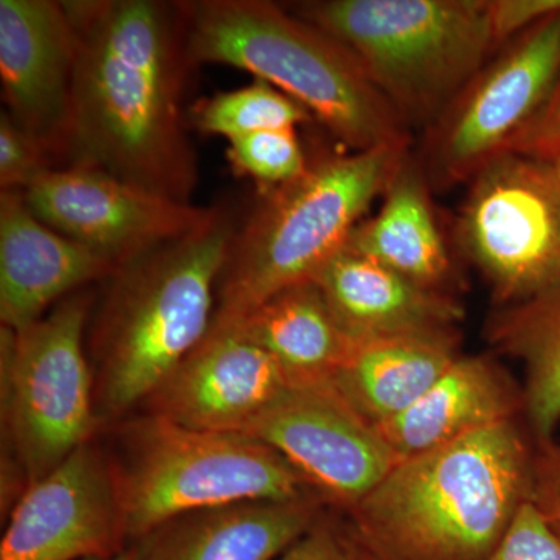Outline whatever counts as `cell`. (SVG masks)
Here are the masks:
<instances>
[{
  "label": "cell",
  "instance_id": "6da1fadb",
  "mask_svg": "<svg viewBox=\"0 0 560 560\" xmlns=\"http://www.w3.org/2000/svg\"><path fill=\"white\" fill-rule=\"evenodd\" d=\"M75 38L66 165L190 202L197 154L183 95L194 69L183 2L65 0Z\"/></svg>",
  "mask_w": 560,
  "mask_h": 560
},
{
  "label": "cell",
  "instance_id": "7a4b0ae2",
  "mask_svg": "<svg viewBox=\"0 0 560 560\" xmlns=\"http://www.w3.org/2000/svg\"><path fill=\"white\" fill-rule=\"evenodd\" d=\"M533 452L514 419L399 460L346 526L381 560H485L529 499Z\"/></svg>",
  "mask_w": 560,
  "mask_h": 560
},
{
  "label": "cell",
  "instance_id": "3957f363",
  "mask_svg": "<svg viewBox=\"0 0 560 560\" xmlns=\"http://www.w3.org/2000/svg\"><path fill=\"white\" fill-rule=\"evenodd\" d=\"M237 228L215 206L200 228L110 276L86 330L102 429L138 410L206 337Z\"/></svg>",
  "mask_w": 560,
  "mask_h": 560
},
{
  "label": "cell",
  "instance_id": "277c9868",
  "mask_svg": "<svg viewBox=\"0 0 560 560\" xmlns=\"http://www.w3.org/2000/svg\"><path fill=\"white\" fill-rule=\"evenodd\" d=\"M190 62L246 70L353 151L408 147L407 124L348 47L268 0L183 2Z\"/></svg>",
  "mask_w": 560,
  "mask_h": 560
},
{
  "label": "cell",
  "instance_id": "5b68a950",
  "mask_svg": "<svg viewBox=\"0 0 560 560\" xmlns=\"http://www.w3.org/2000/svg\"><path fill=\"white\" fill-rule=\"evenodd\" d=\"M407 149L331 154L308 162L300 178L265 190L232 238L213 318L242 319L280 291L312 282L385 194Z\"/></svg>",
  "mask_w": 560,
  "mask_h": 560
},
{
  "label": "cell",
  "instance_id": "8992f818",
  "mask_svg": "<svg viewBox=\"0 0 560 560\" xmlns=\"http://www.w3.org/2000/svg\"><path fill=\"white\" fill-rule=\"evenodd\" d=\"M106 429L130 545L187 512L318 497L289 460L246 433L187 429L142 411Z\"/></svg>",
  "mask_w": 560,
  "mask_h": 560
},
{
  "label": "cell",
  "instance_id": "52a82bcc",
  "mask_svg": "<svg viewBox=\"0 0 560 560\" xmlns=\"http://www.w3.org/2000/svg\"><path fill=\"white\" fill-rule=\"evenodd\" d=\"M298 16L348 47L400 119H440L497 44L489 0H320Z\"/></svg>",
  "mask_w": 560,
  "mask_h": 560
},
{
  "label": "cell",
  "instance_id": "ba28073f",
  "mask_svg": "<svg viewBox=\"0 0 560 560\" xmlns=\"http://www.w3.org/2000/svg\"><path fill=\"white\" fill-rule=\"evenodd\" d=\"M91 312V294L77 291L25 329L2 327L7 463L27 488L102 430L84 341Z\"/></svg>",
  "mask_w": 560,
  "mask_h": 560
},
{
  "label": "cell",
  "instance_id": "9c48e42d",
  "mask_svg": "<svg viewBox=\"0 0 560 560\" xmlns=\"http://www.w3.org/2000/svg\"><path fill=\"white\" fill-rule=\"evenodd\" d=\"M460 210V246L501 305L560 282V173L552 162L503 153L474 176Z\"/></svg>",
  "mask_w": 560,
  "mask_h": 560
},
{
  "label": "cell",
  "instance_id": "30bf717a",
  "mask_svg": "<svg viewBox=\"0 0 560 560\" xmlns=\"http://www.w3.org/2000/svg\"><path fill=\"white\" fill-rule=\"evenodd\" d=\"M560 79V11L512 40L441 114L429 142L441 184L471 179L506 153Z\"/></svg>",
  "mask_w": 560,
  "mask_h": 560
},
{
  "label": "cell",
  "instance_id": "8fae6325",
  "mask_svg": "<svg viewBox=\"0 0 560 560\" xmlns=\"http://www.w3.org/2000/svg\"><path fill=\"white\" fill-rule=\"evenodd\" d=\"M243 433L280 453L327 506L349 512L396 458L329 382L291 385Z\"/></svg>",
  "mask_w": 560,
  "mask_h": 560
},
{
  "label": "cell",
  "instance_id": "7c38bea8",
  "mask_svg": "<svg viewBox=\"0 0 560 560\" xmlns=\"http://www.w3.org/2000/svg\"><path fill=\"white\" fill-rule=\"evenodd\" d=\"M51 230L117 267L200 228L213 208L142 189L86 165H62L22 191Z\"/></svg>",
  "mask_w": 560,
  "mask_h": 560
},
{
  "label": "cell",
  "instance_id": "4fadbf2b",
  "mask_svg": "<svg viewBox=\"0 0 560 560\" xmlns=\"http://www.w3.org/2000/svg\"><path fill=\"white\" fill-rule=\"evenodd\" d=\"M105 445L77 448L24 490L10 512L0 560H92L130 547Z\"/></svg>",
  "mask_w": 560,
  "mask_h": 560
},
{
  "label": "cell",
  "instance_id": "5bb4252c",
  "mask_svg": "<svg viewBox=\"0 0 560 560\" xmlns=\"http://www.w3.org/2000/svg\"><path fill=\"white\" fill-rule=\"evenodd\" d=\"M291 385L238 324L212 318L206 337L140 410L187 429L243 433Z\"/></svg>",
  "mask_w": 560,
  "mask_h": 560
},
{
  "label": "cell",
  "instance_id": "9a60e30c",
  "mask_svg": "<svg viewBox=\"0 0 560 560\" xmlns=\"http://www.w3.org/2000/svg\"><path fill=\"white\" fill-rule=\"evenodd\" d=\"M75 38L62 2L0 0V79L7 113L66 160Z\"/></svg>",
  "mask_w": 560,
  "mask_h": 560
},
{
  "label": "cell",
  "instance_id": "2e32d148",
  "mask_svg": "<svg viewBox=\"0 0 560 560\" xmlns=\"http://www.w3.org/2000/svg\"><path fill=\"white\" fill-rule=\"evenodd\" d=\"M117 265L66 237L28 208L22 191L0 194V320L22 330Z\"/></svg>",
  "mask_w": 560,
  "mask_h": 560
},
{
  "label": "cell",
  "instance_id": "e0dca14e",
  "mask_svg": "<svg viewBox=\"0 0 560 560\" xmlns=\"http://www.w3.org/2000/svg\"><path fill=\"white\" fill-rule=\"evenodd\" d=\"M318 497L180 514L132 541L136 560H278L326 515Z\"/></svg>",
  "mask_w": 560,
  "mask_h": 560
},
{
  "label": "cell",
  "instance_id": "ac0fdd59",
  "mask_svg": "<svg viewBox=\"0 0 560 560\" xmlns=\"http://www.w3.org/2000/svg\"><path fill=\"white\" fill-rule=\"evenodd\" d=\"M523 415V389L489 355H464L396 418L375 425L397 463Z\"/></svg>",
  "mask_w": 560,
  "mask_h": 560
},
{
  "label": "cell",
  "instance_id": "d6986e66",
  "mask_svg": "<svg viewBox=\"0 0 560 560\" xmlns=\"http://www.w3.org/2000/svg\"><path fill=\"white\" fill-rule=\"evenodd\" d=\"M313 282L355 341L455 330L464 318L463 307L451 294L419 285L346 246Z\"/></svg>",
  "mask_w": 560,
  "mask_h": 560
},
{
  "label": "cell",
  "instance_id": "ffe728a7",
  "mask_svg": "<svg viewBox=\"0 0 560 560\" xmlns=\"http://www.w3.org/2000/svg\"><path fill=\"white\" fill-rule=\"evenodd\" d=\"M459 355L456 329L353 340L329 383L375 427L410 408Z\"/></svg>",
  "mask_w": 560,
  "mask_h": 560
},
{
  "label": "cell",
  "instance_id": "44dd1931",
  "mask_svg": "<svg viewBox=\"0 0 560 560\" xmlns=\"http://www.w3.org/2000/svg\"><path fill=\"white\" fill-rule=\"evenodd\" d=\"M346 248L385 265L419 285L444 291L452 271L422 172L405 158L377 215L361 221Z\"/></svg>",
  "mask_w": 560,
  "mask_h": 560
},
{
  "label": "cell",
  "instance_id": "7402d4cb",
  "mask_svg": "<svg viewBox=\"0 0 560 560\" xmlns=\"http://www.w3.org/2000/svg\"><path fill=\"white\" fill-rule=\"evenodd\" d=\"M231 323L270 353L293 385L329 382L353 342L313 280L280 291Z\"/></svg>",
  "mask_w": 560,
  "mask_h": 560
},
{
  "label": "cell",
  "instance_id": "603a6c76",
  "mask_svg": "<svg viewBox=\"0 0 560 560\" xmlns=\"http://www.w3.org/2000/svg\"><path fill=\"white\" fill-rule=\"evenodd\" d=\"M486 337L523 368V416L537 444L560 425V282L528 300L500 305Z\"/></svg>",
  "mask_w": 560,
  "mask_h": 560
},
{
  "label": "cell",
  "instance_id": "cb8c5ba5",
  "mask_svg": "<svg viewBox=\"0 0 560 560\" xmlns=\"http://www.w3.org/2000/svg\"><path fill=\"white\" fill-rule=\"evenodd\" d=\"M312 119L304 106L267 81L256 80L241 90L217 92L190 110V121L206 135L228 140L267 130H296Z\"/></svg>",
  "mask_w": 560,
  "mask_h": 560
},
{
  "label": "cell",
  "instance_id": "d4e9b609",
  "mask_svg": "<svg viewBox=\"0 0 560 560\" xmlns=\"http://www.w3.org/2000/svg\"><path fill=\"white\" fill-rule=\"evenodd\" d=\"M234 171L249 176L265 190L289 184L308 167L296 130H267L230 140L228 149Z\"/></svg>",
  "mask_w": 560,
  "mask_h": 560
},
{
  "label": "cell",
  "instance_id": "484cf974",
  "mask_svg": "<svg viewBox=\"0 0 560 560\" xmlns=\"http://www.w3.org/2000/svg\"><path fill=\"white\" fill-rule=\"evenodd\" d=\"M57 168L47 147L22 128L2 109L0 114V187L2 191H24L40 176Z\"/></svg>",
  "mask_w": 560,
  "mask_h": 560
},
{
  "label": "cell",
  "instance_id": "4316f807",
  "mask_svg": "<svg viewBox=\"0 0 560 560\" xmlns=\"http://www.w3.org/2000/svg\"><path fill=\"white\" fill-rule=\"evenodd\" d=\"M485 560H560V540L526 501L499 547Z\"/></svg>",
  "mask_w": 560,
  "mask_h": 560
},
{
  "label": "cell",
  "instance_id": "83f0119b",
  "mask_svg": "<svg viewBox=\"0 0 560 560\" xmlns=\"http://www.w3.org/2000/svg\"><path fill=\"white\" fill-rule=\"evenodd\" d=\"M530 506L560 540V444H537L530 466Z\"/></svg>",
  "mask_w": 560,
  "mask_h": 560
},
{
  "label": "cell",
  "instance_id": "f1b7e54d",
  "mask_svg": "<svg viewBox=\"0 0 560 560\" xmlns=\"http://www.w3.org/2000/svg\"><path fill=\"white\" fill-rule=\"evenodd\" d=\"M506 153L548 162L560 158V79L547 103L515 136Z\"/></svg>",
  "mask_w": 560,
  "mask_h": 560
},
{
  "label": "cell",
  "instance_id": "f546056e",
  "mask_svg": "<svg viewBox=\"0 0 560 560\" xmlns=\"http://www.w3.org/2000/svg\"><path fill=\"white\" fill-rule=\"evenodd\" d=\"M489 11L493 39L499 47L518 38L545 18L559 13L560 0H489Z\"/></svg>",
  "mask_w": 560,
  "mask_h": 560
},
{
  "label": "cell",
  "instance_id": "4dcf8cb0",
  "mask_svg": "<svg viewBox=\"0 0 560 560\" xmlns=\"http://www.w3.org/2000/svg\"><path fill=\"white\" fill-rule=\"evenodd\" d=\"M278 560H348L342 523L323 518Z\"/></svg>",
  "mask_w": 560,
  "mask_h": 560
},
{
  "label": "cell",
  "instance_id": "1f68e13d",
  "mask_svg": "<svg viewBox=\"0 0 560 560\" xmlns=\"http://www.w3.org/2000/svg\"><path fill=\"white\" fill-rule=\"evenodd\" d=\"M345 529L346 550H348V560H381L377 556L372 555L370 550L363 547L352 533L348 529V526L342 525Z\"/></svg>",
  "mask_w": 560,
  "mask_h": 560
},
{
  "label": "cell",
  "instance_id": "d6a6232c",
  "mask_svg": "<svg viewBox=\"0 0 560 560\" xmlns=\"http://www.w3.org/2000/svg\"><path fill=\"white\" fill-rule=\"evenodd\" d=\"M92 560H136L135 551H132L131 547H128V550H125L119 556H114V558L109 559H92Z\"/></svg>",
  "mask_w": 560,
  "mask_h": 560
},
{
  "label": "cell",
  "instance_id": "836d02e7",
  "mask_svg": "<svg viewBox=\"0 0 560 560\" xmlns=\"http://www.w3.org/2000/svg\"><path fill=\"white\" fill-rule=\"evenodd\" d=\"M552 164H555V167L558 168V171L560 173V158H558V160H556V161H552Z\"/></svg>",
  "mask_w": 560,
  "mask_h": 560
}]
</instances>
